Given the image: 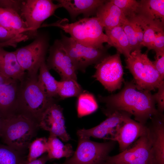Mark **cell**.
Listing matches in <instances>:
<instances>
[{"mask_svg":"<svg viewBox=\"0 0 164 164\" xmlns=\"http://www.w3.org/2000/svg\"><path fill=\"white\" fill-rule=\"evenodd\" d=\"M99 101L105 104L106 115L115 111L126 112L134 116L137 122L144 125L149 119L160 114L155 108L154 94L150 91L139 90L132 80L125 82L118 93L108 96H99Z\"/></svg>","mask_w":164,"mask_h":164,"instance_id":"cell-1","label":"cell"},{"mask_svg":"<svg viewBox=\"0 0 164 164\" xmlns=\"http://www.w3.org/2000/svg\"><path fill=\"white\" fill-rule=\"evenodd\" d=\"M39 128L33 119L15 112L4 119L0 138L5 145L22 154L29 148Z\"/></svg>","mask_w":164,"mask_h":164,"instance_id":"cell-2","label":"cell"},{"mask_svg":"<svg viewBox=\"0 0 164 164\" xmlns=\"http://www.w3.org/2000/svg\"><path fill=\"white\" fill-rule=\"evenodd\" d=\"M49 26L61 29L76 42L87 47L103 49L105 48L103 43L108 42L104 28L96 17H84L71 23L64 18L53 23L43 24L41 27Z\"/></svg>","mask_w":164,"mask_h":164,"instance_id":"cell-3","label":"cell"},{"mask_svg":"<svg viewBox=\"0 0 164 164\" xmlns=\"http://www.w3.org/2000/svg\"><path fill=\"white\" fill-rule=\"evenodd\" d=\"M37 77H28L19 89L16 112L22 113L39 123L42 114L52 103L38 85Z\"/></svg>","mask_w":164,"mask_h":164,"instance_id":"cell-4","label":"cell"},{"mask_svg":"<svg viewBox=\"0 0 164 164\" xmlns=\"http://www.w3.org/2000/svg\"><path fill=\"white\" fill-rule=\"evenodd\" d=\"M148 52L142 53L141 50L132 52L125 59L126 67L132 75L133 81L138 90L154 91L164 82L153 62L149 59Z\"/></svg>","mask_w":164,"mask_h":164,"instance_id":"cell-5","label":"cell"},{"mask_svg":"<svg viewBox=\"0 0 164 164\" xmlns=\"http://www.w3.org/2000/svg\"><path fill=\"white\" fill-rule=\"evenodd\" d=\"M116 142L110 140L100 143L92 141L90 138L79 137L73 155L63 163L54 164H103Z\"/></svg>","mask_w":164,"mask_h":164,"instance_id":"cell-6","label":"cell"},{"mask_svg":"<svg viewBox=\"0 0 164 164\" xmlns=\"http://www.w3.org/2000/svg\"><path fill=\"white\" fill-rule=\"evenodd\" d=\"M48 47L47 35L37 34L31 43L14 51L19 64L25 71H27L28 77H37L40 67L45 61Z\"/></svg>","mask_w":164,"mask_h":164,"instance_id":"cell-7","label":"cell"},{"mask_svg":"<svg viewBox=\"0 0 164 164\" xmlns=\"http://www.w3.org/2000/svg\"><path fill=\"white\" fill-rule=\"evenodd\" d=\"M60 40L77 70L85 72L89 66L97 64L109 55L107 52L108 47L96 49L87 47L62 33Z\"/></svg>","mask_w":164,"mask_h":164,"instance_id":"cell-8","label":"cell"},{"mask_svg":"<svg viewBox=\"0 0 164 164\" xmlns=\"http://www.w3.org/2000/svg\"><path fill=\"white\" fill-rule=\"evenodd\" d=\"M60 8L59 4L50 0H26L22 1L20 13L30 30V34L35 36L43 22Z\"/></svg>","mask_w":164,"mask_h":164,"instance_id":"cell-9","label":"cell"},{"mask_svg":"<svg viewBox=\"0 0 164 164\" xmlns=\"http://www.w3.org/2000/svg\"><path fill=\"white\" fill-rule=\"evenodd\" d=\"M105 162L110 164H154L148 129L147 132L138 138L131 147L116 155L108 156Z\"/></svg>","mask_w":164,"mask_h":164,"instance_id":"cell-10","label":"cell"},{"mask_svg":"<svg viewBox=\"0 0 164 164\" xmlns=\"http://www.w3.org/2000/svg\"><path fill=\"white\" fill-rule=\"evenodd\" d=\"M93 77L105 88L112 92L121 88L123 82L124 71L120 54L109 55L95 66Z\"/></svg>","mask_w":164,"mask_h":164,"instance_id":"cell-11","label":"cell"},{"mask_svg":"<svg viewBox=\"0 0 164 164\" xmlns=\"http://www.w3.org/2000/svg\"><path fill=\"white\" fill-rule=\"evenodd\" d=\"M46 63L49 70H53L59 74L61 80H77V70L60 39L56 40L50 47Z\"/></svg>","mask_w":164,"mask_h":164,"instance_id":"cell-12","label":"cell"},{"mask_svg":"<svg viewBox=\"0 0 164 164\" xmlns=\"http://www.w3.org/2000/svg\"><path fill=\"white\" fill-rule=\"evenodd\" d=\"M39 126L50 132V135L60 138L64 142L71 139L67 133L62 108L55 102L44 111L41 117Z\"/></svg>","mask_w":164,"mask_h":164,"instance_id":"cell-13","label":"cell"},{"mask_svg":"<svg viewBox=\"0 0 164 164\" xmlns=\"http://www.w3.org/2000/svg\"><path fill=\"white\" fill-rule=\"evenodd\" d=\"M124 111H115L106 115L107 118L98 125L89 129L77 130L79 137L103 139L113 141L123 122Z\"/></svg>","mask_w":164,"mask_h":164,"instance_id":"cell-14","label":"cell"},{"mask_svg":"<svg viewBox=\"0 0 164 164\" xmlns=\"http://www.w3.org/2000/svg\"><path fill=\"white\" fill-rule=\"evenodd\" d=\"M131 115L124 111L123 122L113 140L118 142L121 152L128 148L148 130L146 125L134 120L131 118Z\"/></svg>","mask_w":164,"mask_h":164,"instance_id":"cell-15","label":"cell"},{"mask_svg":"<svg viewBox=\"0 0 164 164\" xmlns=\"http://www.w3.org/2000/svg\"><path fill=\"white\" fill-rule=\"evenodd\" d=\"M147 126L153 152L154 164H164V121L163 114L155 116Z\"/></svg>","mask_w":164,"mask_h":164,"instance_id":"cell-16","label":"cell"},{"mask_svg":"<svg viewBox=\"0 0 164 164\" xmlns=\"http://www.w3.org/2000/svg\"><path fill=\"white\" fill-rule=\"evenodd\" d=\"M137 15L145 23L164 27V0H141Z\"/></svg>","mask_w":164,"mask_h":164,"instance_id":"cell-17","label":"cell"},{"mask_svg":"<svg viewBox=\"0 0 164 164\" xmlns=\"http://www.w3.org/2000/svg\"><path fill=\"white\" fill-rule=\"evenodd\" d=\"M105 0H58L61 7L65 9L72 19L79 15L83 14L84 17L96 15L98 8L105 3Z\"/></svg>","mask_w":164,"mask_h":164,"instance_id":"cell-18","label":"cell"},{"mask_svg":"<svg viewBox=\"0 0 164 164\" xmlns=\"http://www.w3.org/2000/svg\"><path fill=\"white\" fill-rule=\"evenodd\" d=\"M96 15L104 29L121 26L127 19L120 9L110 0L98 8Z\"/></svg>","mask_w":164,"mask_h":164,"instance_id":"cell-19","label":"cell"},{"mask_svg":"<svg viewBox=\"0 0 164 164\" xmlns=\"http://www.w3.org/2000/svg\"><path fill=\"white\" fill-rule=\"evenodd\" d=\"M0 72L6 77L22 82L26 73L19 64L15 52H9L0 47Z\"/></svg>","mask_w":164,"mask_h":164,"instance_id":"cell-20","label":"cell"},{"mask_svg":"<svg viewBox=\"0 0 164 164\" xmlns=\"http://www.w3.org/2000/svg\"><path fill=\"white\" fill-rule=\"evenodd\" d=\"M18 91L15 81L0 86V115L3 118L16 112Z\"/></svg>","mask_w":164,"mask_h":164,"instance_id":"cell-21","label":"cell"},{"mask_svg":"<svg viewBox=\"0 0 164 164\" xmlns=\"http://www.w3.org/2000/svg\"><path fill=\"white\" fill-rule=\"evenodd\" d=\"M0 26L10 31L22 34L30 30L21 17L20 12L12 9L0 8Z\"/></svg>","mask_w":164,"mask_h":164,"instance_id":"cell-22","label":"cell"},{"mask_svg":"<svg viewBox=\"0 0 164 164\" xmlns=\"http://www.w3.org/2000/svg\"><path fill=\"white\" fill-rule=\"evenodd\" d=\"M104 30L108 38L107 47H114L116 49L117 53L122 54L126 59L129 57L132 52V49L122 27L117 26Z\"/></svg>","mask_w":164,"mask_h":164,"instance_id":"cell-23","label":"cell"},{"mask_svg":"<svg viewBox=\"0 0 164 164\" xmlns=\"http://www.w3.org/2000/svg\"><path fill=\"white\" fill-rule=\"evenodd\" d=\"M39 71L37 82L40 87L50 98L58 96V81L50 73L45 61L41 64Z\"/></svg>","mask_w":164,"mask_h":164,"instance_id":"cell-24","label":"cell"},{"mask_svg":"<svg viewBox=\"0 0 164 164\" xmlns=\"http://www.w3.org/2000/svg\"><path fill=\"white\" fill-rule=\"evenodd\" d=\"M47 155L50 160L71 157L74 152L71 145H64L57 137L50 135L47 139Z\"/></svg>","mask_w":164,"mask_h":164,"instance_id":"cell-25","label":"cell"},{"mask_svg":"<svg viewBox=\"0 0 164 164\" xmlns=\"http://www.w3.org/2000/svg\"><path fill=\"white\" fill-rule=\"evenodd\" d=\"M83 91L77 80L69 79L57 82V95L60 99L78 97Z\"/></svg>","mask_w":164,"mask_h":164,"instance_id":"cell-26","label":"cell"},{"mask_svg":"<svg viewBox=\"0 0 164 164\" xmlns=\"http://www.w3.org/2000/svg\"><path fill=\"white\" fill-rule=\"evenodd\" d=\"M78 97L77 110L79 118L91 114L97 109V103L91 94L83 91Z\"/></svg>","mask_w":164,"mask_h":164,"instance_id":"cell-27","label":"cell"},{"mask_svg":"<svg viewBox=\"0 0 164 164\" xmlns=\"http://www.w3.org/2000/svg\"><path fill=\"white\" fill-rule=\"evenodd\" d=\"M110 1L118 7L128 19L136 17L139 6V1L135 0H111Z\"/></svg>","mask_w":164,"mask_h":164,"instance_id":"cell-28","label":"cell"},{"mask_svg":"<svg viewBox=\"0 0 164 164\" xmlns=\"http://www.w3.org/2000/svg\"><path fill=\"white\" fill-rule=\"evenodd\" d=\"M47 140L45 137L37 138L32 141L29 147V153L27 160L30 162L36 159L47 152Z\"/></svg>","mask_w":164,"mask_h":164,"instance_id":"cell-29","label":"cell"},{"mask_svg":"<svg viewBox=\"0 0 164 164\" xmlns=\"http://www.w3.org/2000/svg\"><path fill=\"white\" fill-rule=\"evenodd\" d=\"M22 153L6 145L0 143V164H19Z\"/></svg>","mask_w":164,"mask_h":164,"instance_id":"cell-30","label":"cell"},{"mask_svg":"<svg viewBox=\"0 0 164 164\" xmlns=\"http://www.w3.org/2000/svg\"><path fill=\"white\" fill-rule=\"evenodd\" d=\"M142 21L144 29L142 45V47L145 46L147 48V51L148 52L149 50L154 49L155 28L157 27H164L153 26L151 24L145 23L142 20Z\"/></svg>","mask_w":164,"mask_h":164,"instance_id":"cell-31","label":"cell"},{"mask_svg":"<svg viewBox=\"0 0 164 164\" xmlns=\"http://www.w3.org/2000/svg\"><path fill=\"white\" fill-rule=\"evenodd\" d=\"M121 27L128 39L132 52L141 50L142 47L138 42L132 22L127 19L123 23Z\"/></svg>","mask_w":164,"mask_h":164,"instance_id":"cell-32","label":"cell"},{"mask_svg":"<svg viewBox=\"0 0 164 164\" xmlns=\"http://www.w3.org/2000/svg\"><path fill=\"white\" fill-rule=\"evenodd\" d=\"M164 28L156 27L155 29V51H164Z\"/></svg>","mask_w":164,"mask_h":164,"instance_id":"cell-33","label":"cell"},{"mask_svg":"<svg viewBox=\"0 0 164 164\" xmlns=\"http://www.w3.org/2000/svg\"><path fill=\"white\" fill-rule=\"evenodd\" d=\"M128 20L132 23L138 42L142 47L144 29L142 20L137 16Z\"/></svg>","mask_w":164,"mask_h":164,"instance_id":"cell-34","label":"cell"},{"mask_svg":"<svg viewBox=\"0 0 164 164\" xmlns=\"http://www.w3.org/2000/svg\"><path fill=\"white\" fill-rule=\"evenodd\" d=\"M155 60L152 62L155 68L163 80L164 77V51H155Z\"/></svg>","mask_w":164,"mask_h":164,"instance_id":"cell-35","label":"cell"},{"mask_svg":"<svg viewBox=\"0 0 164 164\" xmlns=\"http://www.w3.org/2000/svg\"><path fill=\"white\" fill-rule=\"evenodd\" d=\"M157 92L154 94L156 103L157 104V110L161 114H163L164 110V82L158 88Z\"/></svg>","mask_w":164,"mask_h":164,"instance_id":"cell-36","label":"cell"},{"mask_svg":"<svg viewBox=\"0 0 164 164\" xmlns=\"http://www.w3.org/2000/svg\"><path fill=\"white\" fill-rule=\"evenodd\" d=\"M22 1L0 0V8L12 9L20 11Z\"/></svg>","mask_w":164,"mask_h":164,"instance_id":"cell-37","label":"cell"},{"mask_svg":"<svg viewBox=\"0 0 164 164\" xmlns=\"http://www.w3.org/2000/svg\"><path fill=\"white\" fill-rule=\"evenodd\" d=\"M24 35L23 34H18L10 31L0 26V42L7 41Z\"/></svg>","mask_w":164,"mask_h":164,"instance_id":"cell-38","label":"cell"},{"mask_svg":"<svg viewBox=\"0 0 164 164\" xmlns=\"http://www.w3.org/2000/svg\"><path fill=\"white\" fill-rule=\"evenodd\" d=\"M49 160L47 155L44 154L40 158L30 162L28 161L27 160L22 159L19 164H45L46 162Z\"/></svg>","mask_w":164,"mask_h":164,"instance_id":"cell-39","label":"cell"},{"mask_svg":"<svg viewBox=\"0 0 164 164\" xmlns=\"http://www.w3.org/2000/svg\"><path fill=\"white\" fill-rule=\"evenodd\" d=\"M14 81H15L6 77L0 72V86L3 84L10 83Z\"/></svg>","mask_w":164,"mask_h":164,"instance_id":"cell-40","label":"cell"},{"mask_svg":"<svg viewBox=\"0 0 164 164\" xmlns=\"http://www.w3.org/2000/svg\"><path fill=\"white\" fill-rule=\"evenodd\" d=\"M4 118L0 115V138L1 135Z\"/></svg>","mask_w":164,"mask_h":164,"instance_id":"cell-41","label":"cell"},{"mask_svg":"<svg viewBox=\"0 0 164 164\" xmlns=\"http://www.w3.org/2000/svg\"><path fill=\"white\" fill-rule=\"evenodd\" d=\"M103 164H109V163H107L106 162H105Z\"/></svg>","mask_w":164,"mask_h":164,"instance_id":"cell-42","label":"cell"},{"mask_svg":"<svg viewBox=\"0 0 164 164\" xmlns=\"http://www.w3.org/2000/svg\"><path fill=\"white\" fill-rule=\"evenodd\" d=\"M1 42H0V47H1Z\"/></svg>","mask_w":164,"mask_h":164,"instance_id":"cell-43","label":"cell"}]
</instances>
